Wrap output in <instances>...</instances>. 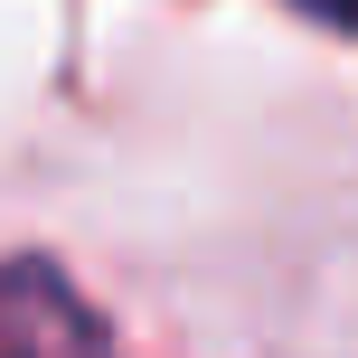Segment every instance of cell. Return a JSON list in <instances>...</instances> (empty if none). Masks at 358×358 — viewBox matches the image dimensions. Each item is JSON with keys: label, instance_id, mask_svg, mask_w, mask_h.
Returning a JSON list of instances; mask_svg holds the SVG:
<instances>
[{"label": "cell", "instance_id": "6da1fadb", "mask_svg": "<svg viewBox=\"0 0 358 358\" xmlns=\"http://www.w3.org/2000/svg\"><path fill=\"white\" fill-rule=\"evenodd\" d=\"M302 10H321V19H340V29H358V0H302Z\"/></svg>", "mask_w": 358, "mask_h": 358}]
</instances>
